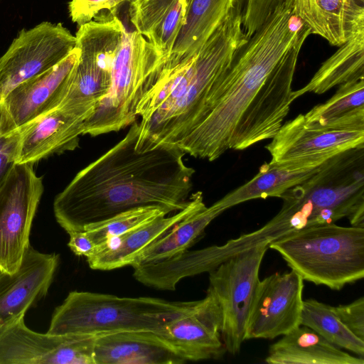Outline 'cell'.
I'll use <instances>...</instances> for the list:
<instances>
[{"mask_svg": "<svg viewBox=\"0 0 364 364\" xmlns=\"http://www.w3.org/2000/svg\"><path fill=\"white\" fill-rule=\"evenodd\" d=\"M311 34L285 0L235 53L216 83L205 119L178 148L213 161L272 139L290 110L301 48Z\"/></svg>", "mask_w": 364, "mask_h": 364, "instance_id": "1", "label": "cell"}, {"mask_svg": "<svg viewBox=\"0 0 364 364\" xmlns=\"http://www.w3.org/2000/svg\"><path fill=\"white\" fill-rule=\"evenodd\" d=\"M135 120L117 144L80 171L55 198L53 212L67 232L85 231L134 208L168 214L186 208L195 170L176 146L140 140Z\"/></svg>", "mask_w": 364, "mask_h": 364, "instance_id": "2", "label": "cell"}, {"mask_svg": "<svg viewBox=\"0 0 364 364\" xmlns=\"http://www.w3.org/2000/svg\"><path fill=\"white\" fill-rule=\"evenodd\" d=\"M247 41L231 9L198 52L163 63L136 109L139 139L178 147L206 117L217 82Z\"/></svg>", "mask_w": 364, "mask_h": 364, "instance_id": "3", "label": "cell"}, {"mask_svg": "<svg viewBox=\"0 0 364 364\" xmlns=\"http://www.w3.org/2000/svg\"><path fill=\"white\" fill-rule=\"evenodd\" d=\"M200 301L73 291L53 311L47 333L100 336L129 331L156 332L194 311Z\"/></svg>", "mask_w": 364, "mask_h": 364, "instance_id": "4", "label": "cell"}, {"mask_svg": "<svg viewBox=\"0 0 364 364\" xmlns=\"http://www.w3.org/2000/svg\"><path fill=\"white\" fill-rule=\"evenodd\" d=\"M303 280L340 290L364 277V228L328 223L269 244Z\"/></svg>", "mask_w": 364, "mask_h": 364, "instance_id": "5", "label": "cell"}, {"mask_svg": "<svg viewBox=\"0 0 364 364\" xmlns=\"http://www.w3.org/2000/svg\"><path fill=\"white\" fill-rule=\"evenodd\" d=\"M279 198L310 226L348 218L364 228V146L331 158Z\"/></svg>", "mask_w": 364, "mask_h": 364, "instance_id": "6", "label": "cell"}, {"mask_svg": "<svg viewBox=\"0 0 364 364\" xmlns=\"http://www.w3.org/2000/svg\"><path fill=\"white\" fill-rule=\"evenodd\" d=\"M164 62L159 50L143 35L124 27L109 87L85 120L83 134L96 136L131 125L136 119L140 100Z\"/></svg>", "mask_w": 364, "mask_h": 364, "instance_id": "7", "label": "cell"}, {"mask_svg": "<svg viewBox=\"0 0 364 364\" xmlns=\"http://www.w3.org/2000/svg\"><path fill=\"white\" fill-rule=\"evenodd\" d=\"M94 18L80 26L76 32L75 46L80 55L69 75L64 97L58 107L85 122L109 87L112 64L125 27L112 12Z\"/></svg>", "mask_w": 364, "mask_h": 364, "instance_id": "8", "label": "cell"}, {"mask_svg": "<svg viewBox=\"0 0 364 364\" xmlns=\"http://www.w3.org/2000/svg\"><path fill=\"white\" fill-rule=\"evenodd\" d=\"M269 244L240 252L209 272L208 289L222 313V340L226 351L240 352L246 340L247 322L259 282V272Z\"/></svg>", "mask_w": 364, "mask_h": 364, "instance_id": "9", "label": "cell"}, {"mask_svg": "<svg viewBox=\"0 0 364 364\" xmlns=\"http://www.w3.org/2000/svg\"><path fill=\"white\" fill-rule=\"evenodd\" d=\"M33 164H14L0 183V272L14 273L30 245L33 220L43 193Z\"/></svg>", "mask_w": 364, "mask_h": 364, "instance_id": "10", "label": "cell"}, {"mask_svg": "<svg viewBox=\"0 0 364 364\" xmlns=\"http://www.w3.org/2000/svg\"><path fill=\"white\" fill-rule=\"evenodd\" d=\"M364 146V129L310 124L299 114L283 124L266 149L269 164L290 168H316L346 151Z\"/></svg>", "mask_w": 364, "mask_h": 364, "instance_id": "11", "label": "cell"}, {"mask_svg": "<svg viewBox=\"0 0 364 364\" xmlns=\"http://www.w3.org/2000/svg\"><path fill=\"white\" fill-rule=\"evenodd\" d=\"M75 45V36L61 23L21 29L0 57V102L17 85L58 64Z\"/></svg>", "mask_w": 364, "mask_h": 364, "instance_id": "12", "label": "cell"}, {"mask_svg": "<svg viewBox=\"0 0 364 364\" xmlns=\"http://www.w3.org/2000/svg\"><path fill=\"white\" fill-rule=\"evenodd\" d=\"M22 313L0 323V364H95L98 336L41 333Z\"/></svg>", "mask_w": 364, "mask_h": 364, "instance_id": "13", "label": "cell"}, {"mask_svg": "<svg viewBox=\"0 0 364 364\" xmlns=\"http://www.w3.org/2000/svg\"><path fill=\"white\" fill-rule=\"evenodd\" d=\"M304 280L296 272L271 274L259 280L245 339H273L301 325Z\"/></svg>", "mask_w": 364, "mask_h": 364, "instance_id": "14", "label": "cell"}, {"mask_svg": "<svg viewBox=\"0 0 364 364\" xmlns=\"http://www.w3.org/2000/svg\"><path fill=\"white\" fill-rule=\"evenodd\" d=\"M80 55L75 46L48 71L11 90L0 102V132L9 134L58 107L64 97L70 72Z\"/></svg>", "mask_w": 364, "mask_h": 364, "instance_id": "15", "label": "cell"}, {"mask_svg": "<svg viewBox=\"0 0 364 364\" xmlns=\"http://www.w3.org/2000/svg\"><path fill=\"white\" fill-rule=\"evenodd\" d=\"M222 324L220 308L207 291L194 311L165 324L156 333L186 362L218 359L226 352Z\"/></svg>", "mask_w": 364, "mask_h": 364, "instance_id": "16", "label": "cell"}, {"mask_svg": "<svg viewBox=\"0 0 364 364\" xmlns=\"http://www.w3.org/2000/svg\"><path fill=\"white\" fill-rule=\"evenodd\" d=\"M59 259L55 253H42L30 245L15 272H0L1 323L26 313L46 296L58 267Z\"/></svg>", "mask_w": 364, "mask_h": 364, "instance_id": "17", "label": "cell"}, {"mask_svg": "<svg viewBox=\"0 0 364 364\" xmlns=\"http://www.w3.org/2000/svg\"><path fill=\"white\" fill-rule=\"evenodd\" d=\"M85 120L56 107L18 128L15 164H33L75 149Z\"/></svg>", "mask_w": 364, "mask_h": 364, "instance_id": "18", "label": "cell"}, {"mask_svg": "<svg viewBox=\"0 0 364 364\" xmlns=\"http://www.w3.org/2000/svg\"><path fill=\"white\" fill-rule=\"evenodd\" d=\"M201 191L193 193L188 205L171 216H161L124 235L97 245L95 252L87 258L95 270H111L132 265L140 254L176 224L205 208Z\"/></svg>", "mask_w": 364, "mask_h": 364, "instance_id": "19", "label": "cell"}, {"mask_svg": "<svg viewBox=\"0 0 364 364\" xmlns=\"http://www.w3.org/2000/svg\"><path fill=\"white\" fill-rule=\"evenodd\" d=\"M95 364H182L186 361L153 331H129L98 336Z\"/></svg>", "mask_w": 364, "mask_h": 364, "instance_id": "20", "label": "cell"}, {"mask_svg": "<svg viewBox=\"0 0 364 364\" xmlns=\"http://www.w3.org/2000/svg\"><path fill=\"white\" fill-rule=\"evenodd\" d=\"M294 11L311 33L338 46L364 23V8L355 0H294Z\"/></svg>", "mask_w": 364, "mask_h": 364, "instance_id": "21", "label": "cell"}, {"mask_svg": "<svg viewBox=\"0 0 364 364\" xmlns=\"http://www.w3.org/2000/svg\"><path fill=\"white\" fill-rule=\"evenodd\" d=\"M269 364H363L364 359L335 346L311 328L300 325L272 344Z\"/></svg>", "mask_w": 364, "mask_h": 364, "instance_id": "22", "label": "cell"}, {"mask_svg": "<svg viewBox=\"0 0 364 364\" xmlns=\"http://www.w3.org/2000/svg\"><path fill=\"white\" fill-rule=\"evenodd\" d=\"M364 78V23L319 68L302 88L292 92L295 100L307 92L323 94L336 85Z\"/></svg>", "mask_w": 364, "mask_h": 364, "instance_id": "23", "label": "cell"}, {"mask_svg": "<svg viewBox=\"0 0 364 364\" xmlns=\"http://www.w3.org/2000/svg\"><path fill=\"white\" fill-rule=\"evenodd\" d=\"M186 3L184 23L164 63H176L198 52L232 8V0H186Z\"/></svg>", "mask_w": 364, "mask_h": 364, "instance_id": "24", "label": "cell"}, {"mask_svg": "<svg viewBox=\"0 0 364 364\" xmlns=\"http://www.w3.org/2000/svg\"><path fill=\"white\" fill-rule=\"evenodd\" d=\"M320 167L296 169L264 164L259 171L246 183L230 191L216 201L225 210L250 200L280 197L290 188L311 177Z\"/></svg>", "mask_w": 364, "mask_h": 364, "instance_id": "25", "label": "cell"}, {"mask_svg": "<svg viewBox=\"0 0 364 364\" xmlns=\"http://www.w3.org/2000/svg\"><path fill=\"white\" fill-rule=\"evenodd\" d=\"M304 116L310 124L364 129V80L341 85L329 100Z\"/></svg>", "mask_w": 364, "mask_h": 364, "instance_id": "26", "label": "cell"}, {"mask_svg": "<svg viewBox=\"0 0 364 364\" xmlns=\"http://www.w3.org/2000/svg\"><path fill=\"white\" fill-rule=\"evenodd\" d=\"M224 211L214 203L186 218L145 249L134 264L162 260L188 250L211 221Z\"/></svg>", "mask_w": 364, "mask_h": 364, "instance_id": "27", "label": "cell"}, {"mask_svg": "<svg viewBox=\"0 0 364 364\" xmlns=\"http://www.w3.org/2000/svg\"><path fill=\"white\" fill-rule=\"evenodd\" d=\"M301 325L311 328L335 346L364 358V341L341 322L333 306L314 299L304 300Z\"/></svg>", "mask_w": 364, "mask_h": 364, "instance_id": "28", "label": "cell"}, {"mask_svg": "<svg viewBox=\"0 0 364 364\" xmlns=\"http://www.w3.org/2000/svg\"><path fill=\"white\" fill-rule=\"evenodd\" d=\"M167 215L168 213L166 210L156 206L138 208L119 213L85 231L97 246L129 233L159 217Z\"/></svg>", "mask_w": 364, "mask_h": 364, "instance_id": "29", "label": "cell"}, {"mask_svg": "<svg viewBox=\"0 0 364 364\" xmlns=\"http://www.w3.org/2000/svg\"><path fill=\"white\" fill-rule=\"evenodd\" d=\"M186 0H178L167 15L146 39L159 50L164 61L173 50L179 31L184 23Z\"/></svg>", "mask_w": 364, "mask_h": 364, "instance_id": "30", "label": "cell"}, {"mask_svg": "<svg viewBox=\"0 0 364 364\" xmlns=\"http://www.w3.org/2000/svg\"><path fill=\"white\" fill-rule=\"evenodd\" d=\"M178 0H132L129 16L135 30L146 38Z\"/></svg>", "mask_w": 364, "mask_h": 364, "instance_id": "31", "label": "cell"}, {"mask_svg": "<svg viewBox=\"0 0 364 364\" xmlns=\"http://www.w3.org/2000/svg\"><path fill=\"white\" fill-rule=\"evenodd\" d=\"M285 0H248L241 21L242 29L249 39Z\"/></svg>", "mask_w": 364, "mask_h": 364, "instance_id": "32", "label": "cell"}, {"mask_svg": "<svg viewBox=\"0 0 364 364\" xmlns=\"http://www.w3.org/2000/svg\"><path fill=\"white\" fill-rule=\"evenodd\" d=\"M127 0H70L68 11L73 22L79 26L92 20L100 11H112Z\"/></svg>", "mask_w": 364, "mask_h": 364, "instance_id": "33", "label": "cell"}, {"mask_svg": "<svg viewBox=\"0 0 364 364\" xmlns=\"http://www.w3.org/2000/svg\"><path fill=\"white\" fill-rule=\"evenodd\" d=\"M333 309L348 330L364 341V296L348 304L333 306Z\"/></svg>", "mask_w": 364, "mask_h": 364, "instance_id": "34", "label": "cell"}, {"mask_svg": "<svg viewBox=\"0 0 364 364\" xmlns=\"http://www.w3.org/2000/svg\"><path fill=\"white\" fill-rule=\"evenodd\" d=\"M18 139V129L9 134H2L0 132V183L15 164Z\"/></svg>", "mask_w": 364, "mask_h": 364, "instance_id": "35", "label": "cell"}, {"mask_svg": "<svg viewBox=\"0 0 364 364\" xmlns=\"http://www.w3.org/2000/svg\"><path fill=\"white\" fill-rule=\"evenodd\" d=\"M70 239L68 246L77 256L90 257L96 250V244L86 231H71L68 232Z\"/></svg>", "mask_w": 364, "mask_h": 364, "instance_id": "36", "label": "cell"}, {"mask_svg": "<svg viewBox=\"0 0 364 364\" xmlns=\"http://www.w3.org/2000/svg\"><path fill=\"white\" fill-rule=\"evenodd\" d=\"M360 5L363 6V1L364 0H355Z\"/></svg>", "mask_w": 364, "mask_h": 364, "instance_id": "37", "label": "cell"}, {"mask_svg": "<svg viewBox=\"0 0 364 364\" xmlns=\"http://www.w3.org/2000/svg\"><path fill=\"white\" fill-rule=\"evenodd\" d=\"M0 323H1V322H0Z\"/></svg>", "mask_w": 364, "mask_h": 364, "instance_id": "38", "label": "cell"}]
</instances>
